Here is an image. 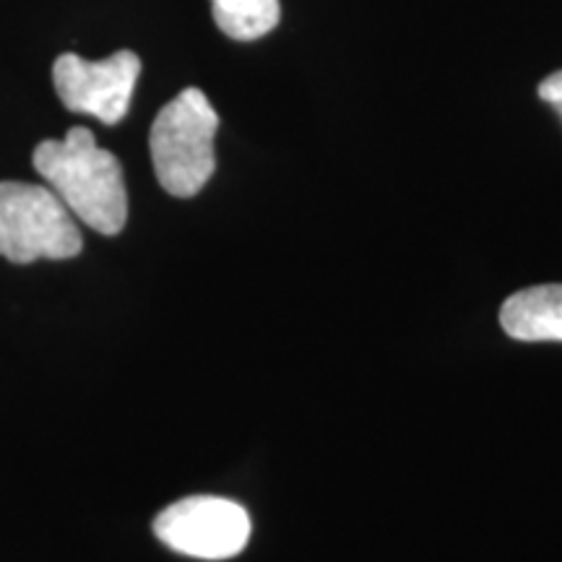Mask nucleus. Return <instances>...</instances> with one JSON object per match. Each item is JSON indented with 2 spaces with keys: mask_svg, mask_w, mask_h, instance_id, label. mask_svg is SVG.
Instances as JSON below:
<instances>
[{
  "mask_svg": "<svg viewBox=\"0 0 562 562\" xmlns=\"http://www.w3.org/2000/svg\"><path fill=\"white\" fill-rule=\"evenodd\" d=\"M209 3L216 26L237 42L266 37L281 19L279 0H209Z\"/></svg>",
  "mask_w": 562,
  "mask_h": 562,
  "instance_id": "obj_7",
  "label": "nucleus"
},
{
  "mask_svg": "<svg viewBox=\"0 0 562 562\" xmlns=\"http://www.w3.org/2000/svg\"><path fill=\"white\" fill-rule=\"evenodd\" d=\"M220 115L201 89H182L159 110L149 149L159 186L175 199H193L216 170L214 138Z\"/></svg>",
  "mask_w": 562,
  "mask_h": 562,
  "instance_id": "obj_2",
  "label": "nucleus"
},
{
  "mask_svg": "<svg viewBox=\"0 0 562 562\" xmlns=\"http://www.w3.org/2000/svg\"><path fill=\"white\" fill-rule=\"evenodd\" d=\"M539 97H542L547 104H552L554 110L562 112V70L547 76V79L539 83Z\"/></svg>",
  "mask_w": 562,
  "mask_h": 562,
  "instance_id": "obj_8",
  "label": "nucleus"
},
{
  "mask_svg": "<svg viewBox=\"0 0 562 562\" xmlns=\"http://www.w3.org/2000/svg\"><path fill=\"white\" fill-rule=\"evenodd\" d=\"M34 170L76 220L100 235H117L128 222L121 159L100 149L89 128H70L66 138L42 140L34 149Z\"/></svg>",
  "mask_w": 562,
  "mask_h": 562,
  "instance_id": "obj_1",
  "label": "nucleus"
},
{
  "mask_svg": "<svg viewBox=\"0 0 562 562\" xmlns=\"http://www.w3.org/2000/svg\"><path fill=\"white\" fill-rule=\"evenodd\" d=\"M138 74L140 58L131 50H117L104 60H83L76 53H63L53 66L60 102L70 112H83L104 125H117L128 115Z\"/></svg>",
  "mask_w": 562,
  "mask_h": 562,
  "instance_id": "obj_5",
  "label": "nucleus"
},
{
  "mask_svg": "<svg viewBox=\"0 0 562 562\" xmlns=\"http://www.w3.org/2000/svg\"><path fill=\"white\" fill-rule=\"evenodd\" d=\"M250 516L243 505L214 495H193L167 505L154 533L170 550L199 560H229L250 539Z\"/></svg>",
  "mask_w": 562,
  "mask_h": 562,
  "instance_id": "obj_4",
  "label": "nucleus"
},
{
  "mask_svg": "<svg viewBox=\"0 0 562 562\" xmlns=\"http://www.w3.org/2000/svg\"><path fill=\"white\" fill-rule=\"evenodd\" d=\"M83 248L79 224L45 186L0 182V256L11 263L66 261Z\"/></svg>",
  "mask_w": 562,
  "mask_h": 562,
  "instance_id": "obj_3",
  "label": "nucleus"
},
{
  "mask_svg": "<svg viewBox=\"0 0 562 562\" xmlns=\"http://www.w3.org/2000/svg\"><path fill=\"white\" fill-rule=\"evenodd\" d=\"M501 326L516 341H562V284L510 294L501 307Z\"/></svg>",
  "mask_w": 562,
  "mask_h": 562,
  "instance_id": "obj_6",
  "label": "nucleus"
}]
</instances>
